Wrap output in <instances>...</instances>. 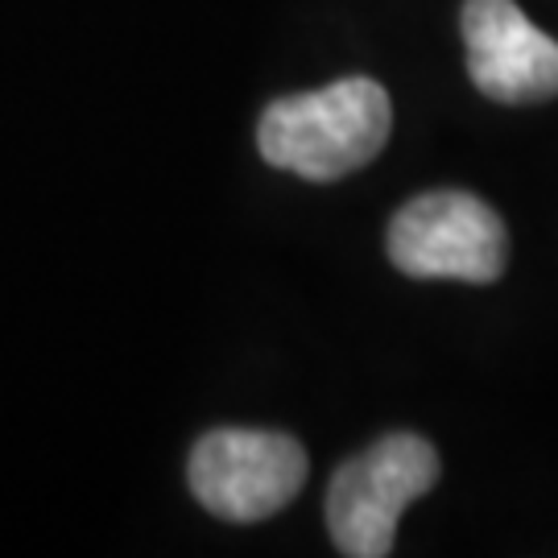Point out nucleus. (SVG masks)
I'll use <instances>...</instances> for the list:
<instances>
[{"label":"nucleus","instance_id":"obj_1","mask_svg":"<svg viewBox=\"0 0 558 558\" xmlns=\"http://www.w3.org/2000/svg\"><path fill=\"white\" fill-rule=\"evenodd\" d=\"M389 92L368 75H348L319 92L269 104L257 124V149L274 170H290L306 182H336L377 158L389 141Z\"/></svg>","mask_w":558,"mask_h":558},{"label":"nucleus","instance_id":"obj_2","mask_svg":"<svg viewBox=\"0 0 558 558\" xmlns=\"http://www.w3.org/2000/svg\"><path fill=\"white\" fill-rule=\"evenodd\" d=\"M439 480V451L422 435H385L356 459L339 463L327 488V530L339 555L385 558L405 505Z\"/></svg>","mask_w":558,"mask_h":558},{"label":"nucleus","instance_id":"obj_3","mask_svg":"<svg viewBox=\"0 0 558 558\" xmlns=\"http://www.w3.org/2000/svg\"><path fill=\"white\" fill-rule=\"evenodd\" d=\"M385 253L405 278L488 286L509 265V232L472 191H426L389 220Z\"/></svg>","mask_w":558,"mask_h":558},{"label":"nucleus","instance_id":"obj_4","mask_svg":"<svg viewBox=\"0 0 558 558\" xmlns=\"http://www.w3.org/2000/svg\"><path fill=\"white\" fill-rule=\"evenodd\" d=\"M186 484L211 518L236 525L265 521L302 493L306 451L281 430L220 426L195 442Z\"/></svg>","mask_w":558,"mask_h":558},{"label":"nucleus","instance_id":"obj_5","mask_svg":"<svg viewBox=\"0 0 558 558\" xmlns=\"http://www.w3.org/2000/svg\"><path fill=\"white\" fill-rule=\"evenodd\" d=\"M468 75L493 104H546L558 96V41L513 0H463Z\"/></svg>","mask_w":558,"mask_h":558}]
</instances>
